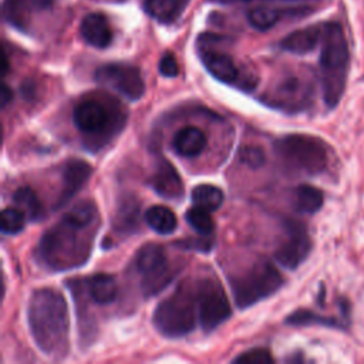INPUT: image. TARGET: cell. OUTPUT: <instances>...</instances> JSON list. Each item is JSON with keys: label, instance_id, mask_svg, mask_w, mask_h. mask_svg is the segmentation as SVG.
Returning a JSON list of instances; mask_svg holds the SVG:
<instances>
[{"label": "cell", "instance_id": "10", "mask_svg": "<svg viewBox=\"0 0 364 364\" xmlns=\"http://www.w3.org/2000/svg\"><path fill=\"white\" fill-rule=\"evenodd\" d=\"M199 55L208 73L218 81L236 85L246 91L257 85V78L253 74H242L228 53L213 48L202 37H199Z\"/></svg>", "mask_w": 364, "mask_h": 364}, {"label": "cell", "instance_id": "22", "mask_svg": "<svg viewBox=\"0 0 364 364\" xmlns=\"http://www.w3.org/2000/svg\"><path fill=\"white\" fill-rule=\"evenodd\" d=\"M145 222L159 235H171L178 226L175 213L162 205H154L145 212Z\"/></svg>", "mask_w": 364, "mask_h": 364}, {"label": "cell", "instance_id": "28", "mask_svg": "<svg viewBox=\"0 0 364 364\" xmlns=\"http://www.w3.org/2000/svg\"><path fill=\"white\" fill-rule=\"evenodd\" d=\"M185 219L191 225V228H193L199 235L208 236L213 232V228H215L213 219L209 215V210H206L200 206L195 205L191 209H188Z\"/></svg>", "mask_w": 364, "mask_h": 364}, {"label": "cell", "instance_id": "34", "mask_svg": "<svg viewBox=\"0 0 364 364\" xmlns=\"http://www.w3.org/2000/svg\"><path fill=\"white\" fill-rule=\"evenodd\" d=\"M176 246L188 250H199V252H209L213 246V242L206 237H189L186 240H181L176 243Z\"/></svg>", "mask_w": 364, "mask_h": 364}, {"label": "cell", "instance_id": "1", "mask_svg": "<svg viewBox=\"0 0 364 364\" xmlns=\"http://www.w3.org/2000/svg\"><path fill=\"white\" fill-rule=\"evenodd\" d=\"M97 209L90 200L73 205L61 220L50 228L36 247L37 260L48 270H68L87 262L91 255V228Z\"/></svg>", "mask_w": 364, "mask_h": 364}, {"label": "cell", "instance_id": "24", "mask_svg": "<svg viewBox=\"0 0 364 364\" xmlns=\"http://www.w3.org/2000/svg\"><path fill=\"white\" fill-rule=\"evenodd\" d=\"M13 202L18 209L26 213L27 219L30 220H38L43 216V205L37 193L28 186H21L16 189L13 193Z\"/></svg>", "mask_w": 364, "mask_h": 364}, {"label": "cell", "instance_id": "27", "mask_svg": "<svg viewBox=\"0 0 364 364\" xmlns=\"http://www.w3.org/2000/svg\"><path fill=\"white\" fill-rule=\"evenodd\" d=\"M286 323L290 326H311V324H320L327 327H340L338 321L333 317H324L320 316L311 310H296L290 316L286 317Z\"/></svg>", "mask_w": 364, "mask_h": 364}, {"label": "cell", "instance_id": "25", "mask_svg": "<svg viewBox=\"0 0 364 364\" xmlns=\"http://www.w3.org/2000/svg\"><path fill=\"white\" fill-rule=\"evenodd\" d=\"M145 11L159 23H171L181 13L179 0H145Z\"/></svg>", "mask_w": 364, "mask_h": 364}, {"label": "cell", "instance_id": "6", "mask_svg": "<svg viewBox=\"0 0 364 364\" xmlns=\"http://www.w3.org/2000/svg\"><path fill=\"white\" fill-rule=\"evenodd\" d=\"M73 121L75 128L88 139L90 146H101L121 129L124 115L114 109L112 101L87 98L75 105Z\"/></svg>", "mask_w": 364, "mask_h": 364}, {"label": "cell", "instance_id": "14", "mask_svg": "<svg viewBox=\"0 0 364 364\" xmlns=\"http://www.w3.org/2000/svg\"><path fill=\"white\" fill-rule=\"evenodd\" d=\"M92 173V168L88 162L81 159H70L64 164L61 169V189L55 200L54 208H61L67 205L74 195L85 185Z\"/></svg>", "mask_w": 364, "mask_h": 364}, {"label": "cell", "instance_id": "20", "mask_svg": "<svg viewBox=\"0 0 364 364\" xmlns=\"http://www.w3.org/2000/svg\"><path fill=\"white\" fill-rule=\"evenodd\" d=\"M88 296L97 304H109L117 297V284L112 276L97 273L88 279Z\"/></svg>", "mask_w": 364, "mask_h": 364}, {"label": "cell", "instance_id": "3", "mask_svg": "<svg viewBox=\"0 0 364 364\" xmlns=\"http://www.w3.org/2000/svg\"><path fill=\"white\" fill-rule=\"evenodd\" d=\"M320 71L324 102L334 108L344 92L348 71L347 40L338 23L323 24Z\"/></svg>", "mask_w": 364, "mask_h": 364}, {"label": "cell", "instance_id": "17", "mask_svg": "<svg viewBox=\"0 0 364 364\" xmlns=\"http://www.w3.org/2000/svg\"><path fill=\"white\" fill-rule=\"evenodd\" d=\"M80 34L87 44L95 48H105L112 41V30L109 21L101 13L87 14L80 24Z\"/></svg>", "mask_w": 364, "mask_h": 364}, {"label": "cell", "instance_id": "23", "mask_svg": "<svg viewBox=\"0 0 364 364\" xmlns=\"http://www.w3.org/2000/svg\"><path fill=\"white\" fill-rule=\"evenodd\" d=\"M323 192L311 185H300L294 191V208L300 213H316L323 206Z\"/></svg>", "mask_w": 364, "mask_h": 364}, {"label": "cell", "instance_id": "16", "mask_svg": "<svg viewBox=\"0 0 364 364\" xmlns=\"http://www.w3.org/2000/svg\"><path fill=\"white\" fill-rule=\"evenodd\" d=\"M151 188L165 199H179L183 195L182 179L172 164L166 159L159 161L154 175L149 178Z\"/></svg>", "mask_w": 364, "mask_h": 364}, {"label": "cell", "instance_id": "18", "mask_svg": "<svg viewBox=\"0 0 364 364\" xmlns=\"http://www.w3.org/2000/svg\"><path fill=\"white\" fill-rule=\"evenodd\" d=\"M206 135L196 127H183L175 132L172 138L173 151L183 158H193L203 152L206 146Z\"/></svg>", "mask_w": 364, "mask_h": 364}, {"label": "cell", "instance_id": "2", "mask_svg": "<svg viewBox=\"0 0 364 364\" xmlns=\"http://www.w3.org/2000/svg\"><path fill=\"white\" fill-rule=\"evenodd\" d=\"M30 334L46 355L61 360L68 351V307L64 296L48 287L31 293L27 304Z\"/></svg>", "mask_w": 364, "mask_h": 364}, {"label": "cell", "instance_id": "4", "mask_svg": "<svg viewBox=\"0 0 364 364\" xmlns=\"http://www.w3.org/2000/svg\"><path fill=\"white\" fill-rule=\"evenodd\" d=\"M196 296L188 284H179L171 296L158 303L152 323L158 333L169 338L189 334L196 326Z\"/></svg>", "mask_w": 364, "mask_h": 364}, {"label": "cell", "instance_id": "5", "mask_svg": "<svg viewBox=\"0 0 364 364\" xmlns=\"http://www.w3.org/2000/svg\"><path fill=\"white\" fill-rule=\"evenodd\" d=\"M274 151L284 168L299 175H318L328 162L324 142L311 135H286L274 142Z\"/></svg>", "mask_w": 364, "mask_h": 364}, {"label": "cell", "instance_id": "33", "mask_svg": "<svg viewBox=\"0 0 364 364\" xmlns=\"http://www.w3.org/2000/svg\"><path fill=\"white\" fill-rule=\"evenodd\" d=\"M158 70L164 77L173 78L179 74V65L176 61V57L172 53H165L158 64Z\"/></svg>", "mask_w": 364, "mask_h": 364}, {"label": "cell", "instance_id": "19", "mask_svg": "<svg viewBox=\"0 0 364 364\" xmlns=\"http://www.w3.org/2000/svg\"><path fill=\"white\" fill-rule=\"evenodd\" d=\"M323 26H310L296 30L287 34L282 41L280 47L284 51L293 54H307L313 51L318 43H321Z\"/></svg>", "mask_w": 364, "mask_h": 364}, {"label": "cell", "instance_id": "31", "mask_svg": "<svg viewBox=\"0 0 364 364\" xmlns=\"http://www.w3.org/2000/svg\"><path fill=\"white\" fill-rule=\"evenodd\" d=\"M239 159L246 166L256 169L264 164V152L260 146L256 145H245L239 151Z\"/></svg>", "mask_w": 364, "mask_h": 364}, {"label": "cell", "instance_id": "7", "mask_svg": "<svg viewBox=\"0 0 364 364\" xmlns=\"http://www.w3.org/2000/svg\"><path fill=\"white\" fill-rule=\"evenodd\" d=\"M235 304L239 309L250 307L274 294L284 283L280 272L270 262H256L247 270L229 279Z\"/></svg>", "mask_w": 364, "mask_h": 364}, {"label": "cell", "instance_id": "21", "mask_svg": "<svg viewBox=\"0 0 364 364\" xmlns=\"http://www.w3.org/2000/svg\"><path fill=\"white\" fill-rule=\"evenodd\" d=\"M139 223V205L138 200L132 196H125L124 200L118 205L114 226L122 233H131L138 228Z\"/></svg>", "mask_w": 364, "mask_h": 364}, {"label": "cell", "instance_id": "35", "mask_svg": "<svg viewBox=\"0 0 364 364\" xmlns=\"http://www.w3.org/2000/svg\"><path fill=\"white\" fill-rule=\"evenodd\" d=\"M13 98V91L11 88L7 85V84H3L1 85V97H0V101H1V107L4 108Z\"/></svg>", "mask_w": 364, "mask_h": 364}, {"label": "cell", "instance_id": "26", "mask_svg": "<svg viewBox=\"0 0 364 364\" xmlns=\"http://www.w3.org/2000/svg\"><path fill=\"white\" fill-rule=\"evenodd\" d=\"M191 198H192L193 205L200 206L209 212L219 209L225 199L222 189H219L218 186H213V185H206V183L195 186Z\"/></svg>", "mask_w": 364, "mask_h": 364}, {"label": "cell", "instance_id": "13", "mask_svg": "<svg viewBox=\"0 0 364 364\" xmlns=\"http://www.w3.org/2000/svg\"><path fill=\"white\" fill-rule=\"evenodd\" d=\"M287 237L283 240L276 252L274 259L286 269H297L309 256L311 242L304 228L297 222L287 223Z\"/></svg>", "mask_w": 364, "mask_h": 364}, {"label": "cell", "instance_id": "11", "mask_svg": "<svg viewBox=\"0 0 364 364\" xmlns=\"http://www.w3.org/2000/svg\"><path fill=\"white\" fill-rule=\"evenodd\" d=\"M95 80L131 101H138L145 94V82L139 68L129 64H104L95 71Z\"/></svg>", "mask_w": 364, "mask_h": 364}, {"label": "cell", "instance_id": "32", "mask_svg": "<svg viewBox=\"0 0 364 364\" xmlns=\"http://www.w3.org/2000/svg\"><path fill=\"white\" fill-rule=\"evenodd\" d=\"M233 361L239 364H267L273 363V357L266 348H252L233 358Z\"/></svg>", "mask_w": 364, "mask_h": 364}, {"label": "cell", "instance_id": "36", "mask_svg": "<svg viewBox=\"0 0 364 364\" xmlns=\"http://www.w3.org/2000/svg\"><path fill=\"white\" fill-rule=\"evenodd\" d=\"M243 1H249V0H243Z\"/></svg>", "mask_w": 364, "mask_h": 364}, {"label": "cell", "instance_id": "30", "mask_svg": "<svg viewBox=\"0 0 364 364\" xmlns=\"http://www.w3.org/2000/svg\"><path fill=\"white\" fill-rule=\"evenodd\" d=\"M279 20V13L270 7H255L247 13V21L260 31L272 28Z\"/></svg>", "mask_w": 364, "mask_h": 364}, {"label": "cell", "instance_id": "15", "mask_svg": "<svg viewBox=\"0 0 364 364\" xmlns=\"http://www.w3.org/2000/svg\"><path fill=\"white\" fill-rule=\"evenodd\" d=\"M55 0H3V17L17 30H27L34 13L51 9Z\"/></svg>", "mask_w": 364, "mask_h": 364}, {"label": "cell", "instance_id": "29", "mask_svg": "<svg viewBox=\"0 0 364 364\" xmlns=\"http://www.w3.org/2000/svg\"><path fill=\"white\" fill-rule=\"evenodd\" d=\"M26 213L17 206H10L1 212V232L4 235H17L23 230L26 223Z\"/></svg>", "mask_w": 364, "mask_h": 364}, {"label": "cell", "instance_id": "9", "mask_svg": "<svg viewBox=\"0 0 364 364\" xmlns=\"http://www.w3.org/2000/svg\"><path fill=\"white\" fill-rule=\"evenodd\" d=\"M195 296L198 304V318L205 331L216 328L230 317L232 309L226 291L218 279H200L196 284Z\"/></svg>", "mask_w": 364, "mask_h": 364}, {"label": "cell", "instance_id": "8", "mask_svg": "<svg viewBox=\"0 0 364 364\" xmlns=\"http://www.w3.org/2000/svg\"><path fill=\"white\" fill-rule=\"evenodd\" d=\"M135 267L141 274V289L145 297L162 291L175 276L165 249L158 243H146L139 247L135 256Z\"/></svg>", "mask_w": 364, "mask_h": 364}, {"label": "cell", "instance_id": "12", "mask_svg": "<svg viewBox=\"0 0 364 364\" xmlns=\"http://www.w3.org/2000/svg\"><path fill=\"white\" fill-rule=\"evenodd\" d=\"M263 101L280 111L299 112L306 109L311 102V88L300 78H286L267 92Z\"/></svg>", "mask_w": 364, "mask_h": 364}]
</instances>
